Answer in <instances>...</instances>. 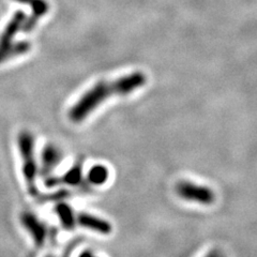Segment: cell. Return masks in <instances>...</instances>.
I'll list each match as a JSON object with an SVG mask.
<instances>
[{
	"label": "cell",
	"mask_w": 257,
	"mask_h": 257,
	"mask_svg": "<svg viewBox=\"0 0 257 257\" xmlns=\"http://www.w3.org/2000/svg\"><path fill=\"white\" fill-rule=\"evenodd\" d=\"M146 82L147 78L142 72H135L114 82H100L95 84L71 107L69 117L73 122H82L110 96L127 95L143 87Z\"/></svg>",
	"instance_id": "cell-1"
},
{
	"label": "cell",
	"mask_w": 257,
	"mask_h": 257,
	"mask_svg": "<svg viewBox=\"0 0 257 257\" xmlns=\"http://www.w3.org/2000/svg\"><path fill=\"white\" fill-rule=\"evenodd\" d=\"M26 20V15L24 12H16L10 23L8 24L3 34L0 35V62H4L7 59H10L15 56H20L29 51L30 43L21 41L13 43V39L16 34L22 29L23 23Z\"/></svg>",
	"instance_id": "cell-2"
},
{
	"label": "cell",
	"mask_w": 257,
	"mask_h": 257,
	"mask_svg": "<svg viewBox=\"0 0 257 257\" xmlns=\"http://www.w3.org/2000/svg\"><path fill=\"white\" fill-rule=\"evenodd\" d=\"M20 148L23 158V171L25 175L29 191L32 194L38 192L36 187V175H37V164L35 160L34 152V138L28 132H24L20 136Z\"/></svg>",
	"instance_id": "cell-3"
},
{
	"label": "cell",
	"mask_w": 257,
	"mask_h": 257,
	"mask_svg": "<svg viewBox=\"0 0 257 257\" xmlns=\"http://www.w3.org/2000/svg\"><path fill=\"white\" fill-rule=\"evenodd\" d=\"M176 192L182 199L200 205H211L215 200V194L210 188L191 181L177 183Z\"/></svg>",
	"instance_id": "cell-4"
},
{
	"label": "cell",
	"mask_w": 257,
	"mask_h": 257,
	"mask_svg": "<svg viewBox=\"0 0 257 257\" xmlns=\"http://www.w3.org/2000/svg\"><path fill=\"white\" fill-rule=\"evenodd\" d=\"M76 224L101 235H109L112 230L111 224L108 221L86 212L76 214Z\"/></svg>",
	"instance_id": "cell-5"
},
{
	"label": "cell",
	"mask_w": 257,
	"mask_h": 257,
	"mask_svg": "<svg viewBox=\"0 0 257 257\" xmlns=\"http://www.w3.org/2000/svg\"><path fill=\"white\" fill-rule=\"evenodd\" d=\"M15 2L29 5L32 9V14L30 18L26 19L25 22L23 23L21 30L24 32H29L32 29H35L39 19L45 15L48 12V9H50L45 0H15Z\"/></svg>",
	"instance_id": "cell-6"
},
{
	"label": "cell",
	"mask_w": 257,
	"mask_h": 257,
	"mask_svg": "<svg viewBox=\"0 0 257 257\" xmlns=\"http://www.w3.org/2000/svg\"><path fill=\"white\" fill-rule=\"evenodd\" d=\"M23 223L25 225V227H27L32 237H34L36 243L38 245H43L46 238V234H47L44 224H42L36 218V216H34L30 213L24 214Z\"/></svg>",
	"instance_id": "cell-7"
},
{
	"label": "cell",
	"mask_w": 257,
	"mask_h": 257,
	"mask_svg": "<svg viewBox=\"0 0 257 257\" xmlns=\"http://www.w3.org/2000/svg\"><path fill=\"white\" fill-rule=\"evenodd\" d=\"M83 178V170L82 164H75L73 167L69 170L60 178H53L47 181L50 187H56L58 184H69V186H77L80 183Z\"/></svg>",
	"instance_id": "cell-8"
},
{
	"label": "cell",
	"mask_w": 257,
	"mask_h": 257,
	"mask_svg": "<svg viewBox=\"0 0 257 257\" xmlns=\"http://www.w3.org/2000/svg\"><path fill=\"white\" fill-rule=\"evenodd\" d=\"M56 212H57L60 222L64 228L73 229L76 225V214L74 213L73 209L69 205L60 203L56 207Z\"/></svg>",
	"instance_id": "cell-9"
},
{
	"label": "cell",
	"mask_w": 257,
	"mask_h": 257,
	"mask_svg": "<svg viewBox=\"0 0 257 257\" xmlns=\"http://www.w3.org/2000/svg\"><path fill=\"white\" fill-rule=\"evenodd\" d=\"M61 152L59 151L58 148H56L55 146H50L45 147V149L42 152V164L45 171H52L54 168L57 166L60 161H61Z\"/></svg>",
	"instance_id": "cell-10"
},
{
	"label": "cell",
	"mask_w": 257,
	"mask_h": 257,
	"mask_svg": "<svg viewBox=\"0 0 257 257\" xmlns=\"http://www.w3.org/2000/svg\"><path fill=\"white\" fill-rule=\"evenodd\" d=\"M109 177V172L104 165H94L90 168L89 173H88V180L95 186H101V184L105 183Z\"/></svg>",
	"instance_id": "cell-11"
},
{
	"label": "cell",
	"mask_w": 257,
	"mask_h": 257,
	"mask_svg": "<svg viewBox=\"0 0 257 257\" xmlns=\"http://www.w3.org/2000/svg\"><path fill=\"white\" fill-rule=\"evenodd\" d=\"M205 257H225V255L219 248H213Z\"/></svg>",
	"instance_id": "cell-12"
},
{
	"label": "cell",
	"mask_w": 257,
	"mask_h": 257,
	"mask_svg": "<svg viewBox=\"0 0 257 257\" xmlns=\"http://www.w3.org/2000/svg\"><path fill=\"white\" fill-rule=\"evenodd\" d=\"M79 257H96V256H94L91 252H89V251H85V252H83L82 254L79 255Z\"/></svg>",
	"instance_id": "cell-13"
}]
</instances>
